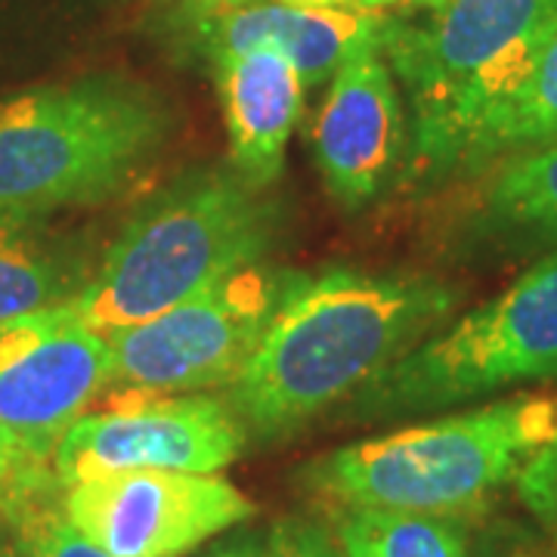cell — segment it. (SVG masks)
Masks as SVG:
<instances>
[{"mask_svg": "<svg viewBox=\"0 0 557 557\" xmlns=\"http://www.w3.org/2000/svg\"><path fill=\"white\" fill-rule=\"evenodd\" d=\"M456 298L431 276H300L223 399L245 434L288 437L406 357L453 313Z\"/></svg>", "mask_w": 557, "mask_h": 557, "instance_id": "cell-1", "label": "cell"}, {"mask_svg": "<svg viewBox=\"0 0 557 557\" xmlns=\"http://www.w3.org/2000/svg\"><path fill=\"white\" fill-rule=\"evenodd\" d=\"M557 437V391H527L317 458L304 486L329 508H391L471 518L515 486Z\"/></svg>", "mask_w": 557, "mask_h": 557, "instance_id": "cell-2", "label": "cell"}, {"mask_svg": "<svg viewBox=\"0 0 557 557\" xmlns=\"http://www.w3.org/2000/svg\"><path fill=\"white\" fill-rule=\"evenodd\" d=\"M276 233L278 205L236 171L180 180L121 230L100 270L65 307L94 332L112 335L260 263Z\"/></svg>", "mask_w": 557, "mask_h": 557, "instance_id": "cell-3", "label": "cell"}, {"mask_svg": "<svg viewBox=\"0 0 557 557\" xmlns=\"http://www.w3.org/2000/svg\"><path fill=\"white\" fill-rule=\"evenodd\" d=\"M168 139L149 90L115 78L38 87L0 102V208L35 214L112 199Z\"/></svg>", "mask_w": 557, "mask_h": 557, "instance_id": "cell-4", "label": "cell"}, {"mask_svg": "<svg viewBox=\"0 0 557 557\" xmlns=\"http://www.w3.org/2000/svg\"><path fill=\"white\" fill-rule=\"evenodd\" d=\"M545 381H557V251L416 344L354 406L372 418L418 416Z\"/></svg>", "mask_w": 557, "mask_h": 557, "instance_id": "cell-5", "label": "cell"}, {"mask_svg": "<svg viewBox=\"0 0 557 557\" xmlns=\"http://www.w3.org/2000/svg\"><path fill=\"white\" fill-rule=\"evenodd\" d=\"M109 384V338L65 304L0 322V490L25 496Z\"/></svg>", "mask_w": 557, "mask_h": 557, "instance_id": "cell-6", "label": "cell"}, {"mask_svg": "<svg viewBox=\"0 0 557 557\" xmlns=\"http://www.w3.org/2000/svg\"><path fill=\"white\" fill-rule=\"evenodd\" d=\"M298 278L251 263L159 317L106 335L112 384L131 397L230 387Z\"/></svg>", "mask_w": 557, "mask_h": 557, "instance_id": "cell-7", "label": "cell"}, {"mask_svg": "<svg viewBox=\"0 0 557 557\" xmlns=\"http://www.w3.org/2000/svg\"><path fill=\"white\" fill-rule=\"evenodd\" d=\"M245 428L223 397H131L106 412H84L53 453L62 486L121 471L220 474L245 449Z\"/></svg>", "mask_w": 557, "mask_h": 557, "instance_id": "cell-8", "label": "cell"}, {"mask_svg": "<svg viewBox=\"0 0 557 557\" xmlns=\"http://www.w3.org/2000/svg\"><path fill=\"white\" fill-rule=\"evenodd\" d=\"M258 515L220 474L121 471L65 493L69 523L112 557H186Z\"/></svg>", "mask_w": 557, "mask_h": 557, "instance_id": "cell-9", "label": "cell"}, {"mask_svg": "<svg viewBox=\"0 0 557 557\" xmlns=\"http://www.w3.org/2000/svg\"><path fill=\"white\" fill-rule=\"evenodd\" d=\"M557 20V0H446L421 20H387L381 50L416 109V139L515 47Z\"/></svg>", "mask_w": 557, "mask_h": 557, "instance_id": "cell-10", "label": "cell"}, {"mask_svg": "<svg viewBox=\"0 0 557 557\" xmlns=\"http://www.w3.org/2000/svg\"><path fill=\"white\" fill-rule=\"evenodd\" d=\"M557 139V20L483 72L416 139V159L434 174L483 171Z\"/></svg>", "mask_w": 557, "mask_h": 557, "instance_id": "cell-11", "label": "cell"}, {"mask_svg": "<svg viewBox=\"0 0 557 557\" xmlns=\"http://www.w3.org/2000/svg\"><path fill=\"white\" fill-rule=\"evenodd\" d=\"M403 146L397 84L381 62V44H369L341 65L313 124V152L329 193L359 208L379 196Z\"/></svg>", "mask_w": 557, "mask_h": 557, "instance_id": "cell-12", "label": "cell"}, {"mask_svg": "<svg viewBox=\"0 0 557 557\" xmlns=\"http://www.w3.org/2000/svg\"><path fill=\"white\" fill-rule=\"evenodd\" d=\"M218 90L236 174L270 186L300 119L304 81L276 47L218 53Z\"/></svg>", "mask_w": 557, "mask_h": 557, "instance_id": "cell-13", "label": "cell"}, {"mask_svg": "<svg viewBox=\"0 0 557 557\" xmlns=\"http://www.w3.org/2000/svg\"><path fill=\"white\" fill-rule=\"evenodd\" d=\"M384 10L369 7H288L248 3L220 20L218 53H245L276 47L295 65L304 87L335 78L344 62L369 44H381Z\"/></svg>", "mask_w": 557, "mask_h": 557, "instance_id": "cell-14", "label": "cell"}, {"mask_svg": "<svg viewBox=\"0 0 557 557\" xmlns=\"http://www.w3.org/2000/svg\"><path fill=\"white\" fill-rule=\"evenodd\" d=\"M480 223L498 242L557 251V139L496 164Z\"/></svg>", "mask_w": 557, "mask_h": 557, "instance_id": "cell-15", "label": "cell"}, {"mask_svg": "<svg viewBox=\"0 0 557 557\" xmlns=\"http://www.w3.org/2000/svg\"><path fill=\"white\" fill-rule=\"evenodd\" d=\"M338 548L341 557H471L465 518L391 508L338 511Z\"/></svg>", "mask_w": 557, "mask_h": 557, "instance_id": "cell-16", "label": "cell"}, {"mask_svg": "<svg viewBox=\"0 0 557 557\" xmlns=\"http://www.w3.org/2000/svg\"><path fill=\"white\" fill-rule=\"evenodd\" d=\"M53 292L57 270L35 239L28 214L0 208V322L50 307Z\"/></svg>", "mask_w": 557, "mask_h": 557, "instance_id": "cell-17", "label": "cell"}, {"mask_svg": "<svg viewBox=\"0 0 557 557\" xmlns=\"http://www.w3.org/2000/svg\"><path fill=\"white\" fill-rule=\"evenodd\" d=\"M22 557H112L78 533L69 518L35 508H28L22 518Z\"/></svg>", "mask_w": 557, "mask_h": 557, "instance_id": "cell-18", "label": "cell"}, {"mask_svg": "<svg viewBox=\"0 0 557 557\" xmlns=\"http://www.w3.org/2000/svg\"><path fill=\"white\" fill-rule=\"evenodd\" d=\"M515 493L539 527L557 542V437H552L536 456L523 465L515 480Z\"/></svg>", "mask_w": 557, "mask_h": 557, "instance_id": "cell-19", "label": "cell"}, {"mask_svg": "<svg viewBox=\"0 0 557 557\" xmlns=\"http://www.w3.org/2000/svg\"><path fill=\"white\" fill-rule=\"evenodd\" d=\"M267 557H341V552L310 520L285 518L267 536Z\"/></svg>", "mask_w": 557, "mask_h": 557, "instance_id": "cell-20", "label": "cell"}, {"mask_svg": "<svg viewBox=\"0 0 557 557\" xmlns=\"http://www.w3.org/2000/svg\"><path fill=\"white\" fill-rule=\"evenodd\" d=\"M201 557H267V539H258V536L226 539V542L214 545L211 552H205Z\"/></svg>", "mask_w": 557, "mask_h": 557, "instance_id": "cell-21", "label": "cell"}, {"mask_svg": "<svg viewBox=\"0 0 557 557\" xmlns=\"http://www.w3.org/2000/svg\"><path fill=\"white\" fill-rule=\"evenodd\" d=\"M446 0H359V7L369 10H416V13H428L437 10Z\"/></svg>", "mask_w": 557, "mask_h": 557, "instance_id": "cell-22", "label": "cell"}, {"mask_svg": "<svg viewBox=\"0 0 557 557\" xmlns=\"http://www.w3.org/2000/svg\"><path fill=\"white\" fill-rule=\"evenodd\" d=\"M288 7H359V0H276Z\"/></svg>", "mask_w": 557, "mask_h": 557, "instance_id": "cell-23", "label": "cell"}, {"mask_svg": "<svg viewBox=\"0 0 557 557\" xmlns=\"http://www.w3.org/2000/svg\"><path fill=\"white\" fill-rule=\"evenodd\" d=\"M205 3H208L211 10H223V13H226V10H236V7H248V3H255V0H205Z\"/></svg>", "mask_w": 557, "mask_h": 557, "instance_id": "cell-24", "label": "cell"}, {"mask_svg": "<svg viewBox=\"0 0 557 557\" xmlns=\"http://www.w3.org/2000/svg\"><path fill=\"white\" fill-rule=\"evenodd\" d=\"M505 557H539V555H523V552H518V555H505Z\"/></svg>", "mask_w": 557, "mask_h": 557, "instance_id": "cell-25", "label": "cell"}, {"mask_svg": "<svg viewBox=\"0 0 557 557\" xmlns=\"http://www.w3.org/2000/svg\"><path fill=\"white\" fill-rule=\"evenodd\" d=\"M0 480H3V474H0Z\"/></svg>", "mask_w": 557, "mask_h": 557, "instance_id": "cell-26", "label": "cell"}]
</instances>
